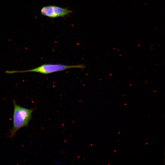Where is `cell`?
Segmentation results:
<instances>
[{
	"instance_id": "cell-2",
	"label": "cell",
	"mask_w": 165,
	"mask_h": 165,
	"mask_svg": "<svg viewBox=\"0 0 165 165\" xmlns=\"http://www.w3.org/2000/svg\"><path fill=\"white\" fill-rule=\"evenodd\" d=\"M85 66L83 64L66 65L61 64H45L34 68L23 71L7 70L5 73L8 74L27 72H35L44 74H48L56 72L63 71L67 69L77 68L84 69Z\"/></svg>"
},
{
	"instance_id": "cell-3",
	"label": "cell",
	"mask_w": 165,
	"mask_h": 165,
	"mask_svg": "<svg viewBox=\"0 0 165 165\" xmlns=\"http://www.w3.org/2000/svg\"><path fill=\"white\" fill-rule=\"evenodd\" d=\"M72 11L66 8L55 6H48L43 7L41 10V14L50 18L64 17Z\"/></svg>"
},
{
	"instance_id": "cell-1",
	"label": "cell",
	"mask_w": 165,
	"mask_h": 165,
	"mask_svg": "<svg viewBox=\"0 0 165 165\" xmlns=\"http://www.w3.org/2000/svg\"><path fill=\"white\" fill-rule=\"evenodd\" d=\"M14 106L13 115V127L9 131V137L12 138L16 135L17 131L22 128L28 127L29 123L32 119L33 112L36 108L29 109L17 105L16 101L13 100Z\"/></svg>"
}]
</instances>
